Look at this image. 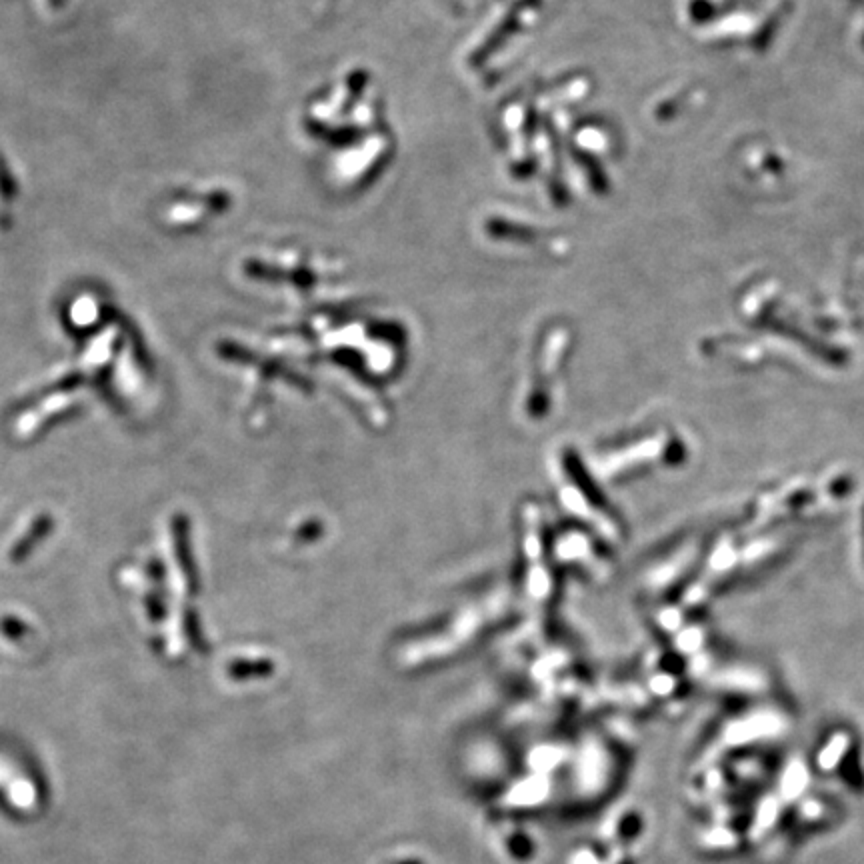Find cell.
I'll return each instance as SVG.
<instances>
[{
    "label": "cell",
    "instance_id": "3",
    "mask_svg": "<svg viewBox=\"0 0 864 864\" xmlns=\"http://www.w3.org/2000/svg\"><path fill=\"white\" fill-rule=\"evenodd\" d=\"M506 850H508V854L514 860L526 862V860H530L534 856L536 844H534V840L526 832H514L506 840Z\"/></svg>",
    "mask_w": 864,
    "mask_h": 864
},
{
    "label": "cell",
    "instance_id": "4",
    "mask_svg": "<svg viewBox=\"0 0 864 864\" xmlns=\"http://www.w3.org/2000/svg\"><path fill=\"white\" fill-rule=\"evenodd\" d=\"M642 826H644V820L638 812H626L616 824V838L622 844H630L632 840H636L640 836Z\"/></svg>",
    "mask_w": 864,
    "mask_h": 864
},
{
    "label": "cell",
    "instance_id": "7",
    "mask_svg": "<svg viewBox=\"0 0 864 864\" xmlns=\"http://www.w3.org/2000/svg\"><path fill=\"white\" fill-rule=\"evenodd\" d=\"M184 630H186V634H188V638H190V644H194L196 648H200L202 636H200L198 620H196V614L190 612V610H186V614H184Z\"/></svg>",
    "mask_w": 864,
    "mask_h": 864
},
{
    "label": "cell",
    "instance_id": "8",
    "mask_svg": "<svg viewBox=\"0 0 864 864\" xmlns=\"http://www.w3.org/2000/svg\"><path fill=\"white\" fill-rule=\"evenodd\" d=\"M146 606H148V616H150L152 620H162V618L166 616L164 600H162L158 594H150V596L146 598Z\"/></svg>",
    "mask_w": 864,
    "mask_h": 864
},
{
    "label": "cell",
    "instance_id": "5",
    "mask_svg": "<svg viewBox=\"0 0 864 864\" xmlns=\"http://www.w3.org/2000/svg\"><path fill=\"white\" fill-rule=\"evenodd\" d=\"M840 776L844 778L846 786H850L856 792L864 790V770L860 768L858 756H848L840 762Z\"/></svg>",
    "mask_w": 864,
    "mask_h": 864
},
{
    "label": "cell",
    "instance_id": "6",
    "mask_svg": "<svg viewBox=\"0 0 864 864\" xmlns=\"http://www.w3.org/2000/svg\"><path fill=\"white\" fill-rule=\"evenodd\" d=\"M0 630H2V634H6L8 638L18 640V638H22V636L28 632V626H26L22 620L14 618V616H6V618L0 622Z\"/></svg>",
    "mask_w": 864,
    "mask_h": 864
},
{
    "label": "cell",
    "instance_id": "1",
    "mask_svg": "<svg viewBox=\"0 0 864 864\" xmlns=\"http://www.w3.org/2000/svg\"><path fill=\"white\" fill-rule=\"evenodd\" d=\"M172 540H174V554L178 558L180 570L186 578L188 590H196V568L190 556V544H188V520L182 514H176L172 518Z\"/></svg>",
    "mask_w": 864,
    "mask_h": 864
},
{
    "label": "cell",
    "instance_id": "9",
    "mask_svg": "<svg viewBox=\"0 0 864 864\" xmlns=\"http://www.w3.org/2000/svg\"><path fill=\"white\" fill-rule=\"evenodd\" d=\"M394 864H422L420 860H414V858H406V860H398V862H394Z\"/></svg>",
    "mask_w": 864,
    "mask_h": 864
},
{
    "label": "cell",
    "instance_id": "10",
    "mask_svg": "<svg viewBox=\"0 0 864 864\" xmlns=\"http://www.w3.org/2000/svg\"><path fill=\"white\" fill-rule=\"evenodd\" d=\"M620 864H634V860H632V858H626V860H622Z\"/></svg>",
    "mask_w": 864,
    "mask_h": 864
},
{
    "label": "cell",
    "instance_id": "2",
    "mask_svg": "<svg viewBox=\"0 0 864 864\" xmlns=\"http://www.w3.org/2000/svg\"><path fill=\"white\" fill-rule=\"evenodd\" d=\"M52 530H54V518L50 516V514H40L32 524H30V528L26 530V534L12 546V550H10V554H8V558H10V562H14V564H18V562H24L32 552H34V548L38 546V542L40 540H44L46 536H50L52 534Z\"/></svg>",
    "mask_w": 864,
    "mask_h": 864
}]
</instances>
